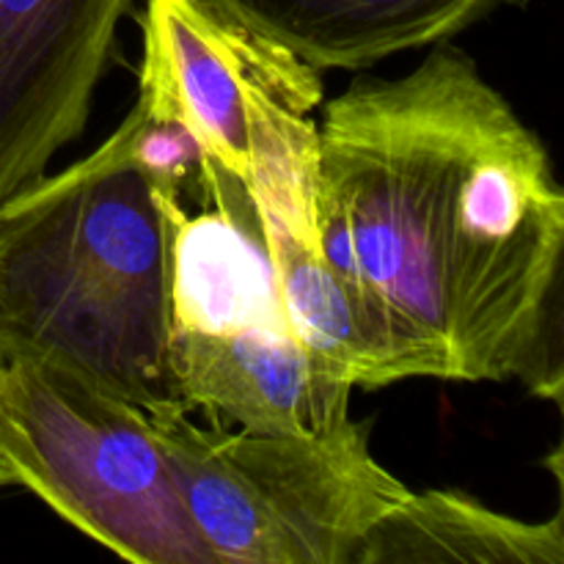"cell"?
Wrapping results in <instances>:
<instances>
[{
  "instance_id": "52a82bcc",
  "label": "cell",
  "mask_w": 564,
  "mask_h": 564,
  "mask_svg": "<svg viewBox=\"0 0 564 564\" xmlns=\"http://www.w3.org/2000/svg\"><path fill=\"white\" fill-rule=\"evenodd\" d=\"M130 0H0V202L86 130Z\"/></svg>"
},
{
  "instance_id": "277c9868",
  "label": "cell",
  "mask_w": 564,
  "mask_h": 564,
  "mask_svg": "<svg viewBox=\"0 0 564 564\" xmlns=\"http://www.w3.org/2000/svg\"><path fill=\"white\" fill-rule=\"evenodd\" d=\"M215 564H356L369 529L411 490L369 449V427L264 435L198 427L185 402L147 408Z\"/></svg>"
},
{
  "instance_id": "6da1fadb",
  "label": "cell",
  "mask_w": 564,
  "mask_h": 564,
  "mask_svg": "<svg viewBox=\"0 0 564 564\" xmlns=\"http://www.w3.org/2000/svg\"><path fill=\"white\" fill-rule=\"evenodd\" d=\"M314 229L397 383L521 378L560 402L564 193L463 50L325 105Z\"/></svg>"
},
{
  "instance_id": "30bf717a",
  "label": "cell",
  "mask_w": 564,
  "mask_h": 564,
  "mask_svg": "<svg viewBox=\"0 0 564 564\" xmlns=\"http://www.w3.org/2000/svg\"><path fill=\"white\" fill-rule=\"evenodd\" d=\"M9 485H17V474L11 468L9 457H6L3 441H0V488H9Z\"/></svg>"
},
{
  "instance_id": "7a4b0ae2",
  "label": "cell",
  "mask_w": 564,
  "mask_h": 564,
  "mask_svg": "<svg viewBox=\"0 0 564 564\" xmlns=\"http://www.w3.org/2000/svg\"><path fill=\"white\" fill-rule=\"evenodd\" d=\"M207 154L135 102L119 130L0 202V367L44 361L141 408L182 402L171 262Z\"/></svg>"
},
{
  "instance_id": "8992f818",
  "label": "cell",
  "mask_w": 564,
  "mask_h": 564,
  "mask_svg": "<svg viewBox=\"0 0 564 564\" xmlns=\"http://www.w3.org/2000/svg\"><path fill=\"white\" fill-rule=\"evenodd\" d=\"M138 105L242 185L264 143L323 105L319 69L207 0H147Z\"/></svg>"
},
{
  "instance_id": "9c48e42d",
  "label": "cell",
  "mask_w": 564,
  "mask_h": 564,
  "mask_svg": "<svg viewBox=\"0 0 564 564\" xmlns=\"http://www.w3.org/2000/svg\"><path fill=\"white\" fill-rule=\"evenodd\" d=\"M356 564H564L562 512L529 523L460 490L408 494L369 529Z\"/></svg>"
},
{
  "instance_id": "5b68a950",
  "label": "cell",
  "mask_w": 564,
  "mask_h": 564,
  "mask_svg": "<svg viewBox=\"0 0 564 564\" xmlns=\"http://www.w3.org/2000/svg\"><path fill=\"white\" fill-rule=\"evenodd\" d=\"M0 441L17 485L135 564H215L147 408L44 361L0 367Z\"/></svg>"
},
{
  "instance_id": "ba28073f",
  "label": "cell",
  "mask_w": 564,
  "mask_h": 564,
  "mask_svg": "<svg viewBox=\"0 0 564 564\" xmlns=\"http://www.w3.org/2000/svg\"><path fill=\"white\" fill-rule=\"evenodd\" d=\"M314 69H367L452 36L505 0H207Z\"/></svg>"
},
{
  "instance_id": "3957f363",
  "label": "cell",
  "mask_w": 564,
  "mask_h": 564,
  "mask_svg": "<svg viewBox=\"0 0 564 564\" xmlns=\"http://www.w3.org/2000/svg\"><path fill=\"white\" fill-rule=\"evenodd\" d=\"M196 209L174 235L169 364L180 400L264 435L350 422L352 383L297 336L248 187L207 158Z\"/></svg>"
}]
</instances>
